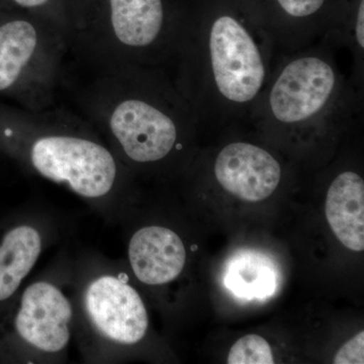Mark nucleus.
Wrapping results in <instances>:
<instances>
[{
  "mask_svg": "<svg viewBox=\"0 0 364 364\" xmlns=\"http://www.w3.org/2000/svg\"><path fill=\"white\" fill-rule=\"evenodd\" d=\"M42 250V239L35 228L18 225L0 238V304L18 291Z\"/></svg>",
  "mask_w": 364,
  "mask_h": 364,
  "instance_id": "13",
  "label": "nucleus"
},
{
  "mask_svg": "<svg viewBox=\"0 0 364 364\" xmlns=\"http://www.w3.org/2000/svg\"><path fill=\"white\" fill-rule=\"evenodd\" d=\"M324 40L277 53L249 122L263 136L289 144L330 143L363 117L364 92L342 72Z\"/></svg>",
  "mask_w": 364,
  "mask_h": 364,
  "instance_id": "3",
  "label": "nucleus"
},
{
  "mask_svg": "<svg viewBox=\"0 0 364 364\" xmlns=\"http://www.w3.org/2000/svg\"><path fill=\"white\" fill-rule=\"evenodd\" d=\"M323 40L336 49L345 48L350 52L351 81L364 92V0H349L339 25Z\"/></svg>",
  "mask_w": 364,
  "mask_h": 364,
  "instance_id": "15",
  "label": "nucleus"
},
{
  "mask_svg": "<svg viewBox=\"0 0 364 364\" xmlns=\"http://www.w3.org/2000/svg\"><path fill=\"white\" fill-rule=\"evenodd\" d=\"M229 364H272V350L267 340L259 335H246L232 347Z\"/></svg>",
  "mask_w": 364,
  "mask_h": 364,
  "instance_id": "16",
  "label": "nucleus"
},
{
  "mask_svg": "<svg viewBox=\"0 0 364 364\" xmlns=\"http://www.w3.org/2000/svg\"><path fill=\"white\" fill-rule=\"evenodd\" d=\"M0 149L77 195H109L119 176L117 158L81 114L62 105L28 111L0 100Z\"/></svg>",
  "mask_w": 364,
  "mask_h": 364,
  "instance_id": "4",
  "label": "nucleus"
},
{
  "mask_svg": "<svg viewBox=\"0 0 364 364\" xmlns=\"http://www.w3.org/2000/svg\"><path fill=\"white\" fill-rule=\"evenodd\" d=\"M277 53L325 39L339 25L349 0H247Z\"/></svg>",
  "mask_w": 364,
  "mask_h": 364,
  "instance_id": "7",
  "label": "nucleus"
},
{
  "mask_svg": "<svg viewBox=\"0 0 364 364\" xmlns=\"http://www.w3.org/2000/svg\"><path fill=\"white\" fill-rule=\"evenodd\" d=\"M71 318L70 303L61 291L49 282H36L23 291L14 330L39 350L59 352L70 339Z\"/></svg>",
  "mask_w": 364,
  "mask_h": 364,
  "instance_id": "10",
  "label": "nucleus"
},
{
  "mask_svg": "<svg viewBox=\"0 0 364 364\" xmlns=\"http://www.w3.org/2000/svg\"><path fill=\"white\" fill-rule=\"evenodd\" d=\"M129 258L136 279L149 286L176 279L186 264V252L178 235L163 227L136 231L129 245Z\"/></svg>",
  "mask_w": 364,
  "mask_h": 364,
  "instance_id": "11",
  "label": "nucleus"
},
{
  "mask_svg": "<svg viewBox=\"0 0 364 364\" xmlns=\"http://www.w3.org/2000/svg\"><path fill=\"white\" fill-rule=\"evenodd\" d=\"M326 218L333 233L350 250L364 249V181L353 170L333 179L326 196Z\"/></svg>",
  "mask_w": 364,
  "mask_h": 364,
  "instance_id": "12",
  "label": "nucleus"
},
{
  "mask_svg": "<svg viewBox=\"0 0 364 364\" xmlns=\"http://www.w3.org/2000/svg\"><path fill=\"white\" fill-rule=\"evenodd\" d=\"M277 55L247 0H182L168 68L198 126L249 122Z\"/></svg>",
  "mask_w": 364,
  "mask_h": 364,
  "instance_id": "1",
  "label": "nucleus"
},
{
  "mask_svg": "<svg viewBox=\"0 0 364 364\" xmlns=\"http://www.w3.org/2000/svg\"><path fill=\"white\" fill-rule=\"evenodd\" d=\"M7 6H11L7 0H0V9H4V7Z\"/></svg>",
  "mask_w": 364,
  "mask_h": 364,
  "instance_id": "19",
  "label": "nucleus"
},
{
  "mask_svg": "<svg viewBox=\"0 0 364 364\" xmlns=\"http://www.w3.org/2000/svg\"><path fill=\"white\" fill-rule=\"evenodd\" d=\"M11 6L46 18L69 38V0H7Z\"/></svg>",
  "mask_w": 364,
  "mask_h": 364,
  "instance_id": "17",
  "label": "nucleus"
},
{
  "mask_svg": "<svg viewBox=\"0 0 364 364\" xmlns=\"http://www.w3.org/2000/svg\"><path fill=\"white\" fill-rule=\"evenodd\" d=\"M224 284L236 298L264 301L277 293L279 272L269 256L253 250L235 254L228 262Z\"/></svg>",
  "mask_w": 364,
  "mask_h": 364,
  "instance_id": "14",
  "label": "nucleus"
},
{
  "mask_svg": "<svg viewBox=\"0 0 364 364\" xmlns=\"http://www.w3.org/2000/svg\"><path fill=\"white\" fill-rule=\"evenodd\" d=\"M182 0H69V51L91 70L168 69Z\"/></svg>",
  "mask_w": 364,
  "mask_h": 364,
  "instance_id": "5",
  "label": "nucleus"
},
{
  "mask_svg": "<svg viewBox=\"0 0 364 364\" xmlns=\"http://www.w3.org/2000/svg\"><path fill=\"white\" fill-rule=\"evenodd\" d=\"M79 112L136 166L172 159L198 131L191 105L168 69L124 66L97 72L75 95Z\"/></svg>",
  "mask_w": 364,
  "mask_h": 364,
  "instance_id": "2",
  "label": "nucleus"
},
{
  "mask_svg": "<svg viewBox=\"0 0 364 364\" xmlns=\"http://www.w3.org/2000/svg\"><path fill=\"white\" fill-rule=\"evenodd\" d=\"M213 176L228 193L244 202L267 200L282 183V163L263 146L248 140H231L215 153Z\"/></svg>",
  "mask_w": 364,
  "mask_h": 364,
  "instance_id": "8",
  "label": "nucleus"
},
{
  "mask_svg": "<svg viewBox=\"0 0 364 364\" xmlns=\"http://www.w3.org/2000/svg\"><path fill=\"white\" fill-rule=\"evenodd\" d=\"M91 322L117 343H138L147 332V311L140 294L124 280L105 275L91 282L85 294Z\"/></svg>",
  "mask_w": 364,
  "mask_h": 364,
  "instance_id": "9",
  "label": "nucleus"
},
{
  "mask_svg": "<svg viewBox=\"0 0 364 364\" xmlns=\"http://www.w3.org/2000/svg\"><path fill=\"white\" fill-rule=\"evenodd\" d=\"M68 35L36 14L0 9V97L28 111L56 105L64 81Z\"/></svg>",
  "mask_w": 364,
  "mask_h": 364,
  "instance_id": "6",
  "label": "nucleus"
},
{
  "mask_svg": "<svg viewBox=\"0 0 364 364\" xmlns=\"http://www.w3.org/2000/svg\"><path fill=\"white\" fill-rule=\"evenodd\" d=\"M364 332L361 331L355 337L349 340L339 349L334 358L336 364L364 363Z\"/></svg>",
  "mask_w": 364,
  "mask_h": 364,
  "instance_id": "18",
  "label": "nucleus"
}]
</instances>
